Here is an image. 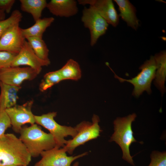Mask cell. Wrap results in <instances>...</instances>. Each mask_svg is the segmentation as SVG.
Segmentation results:
<instances>
[{"mask_svg": "<svg viewBox=\"0 0 166 166\" xmlns=\"http://www.w3.org/2000/svg\"><path fill=\"white\" fill-rule=\"evenodd\" d=\"M31 157L27 148L13 133L0 137V166H27Z\"/></svg>", "mask_w": 166, "mask_h": 166, "instance_id": "6da1fadb", "label": "cell"}, {"mask_svg": "<svg viewBox=\"0 0 166 166\" xmlns=\"http://www.w3.org/2000/svg\"><path fill=\"white\" fill-rule=\"evenodd\" d=\"M19 139L27 148L31 156L36 157L44 151L51 149L56 146L53 136L43 131L37 124L30 126H22Z\"/></svg>", "mask_w": 166, "mask_h": 166, "instance_id": "7a4b0ae2", "label": "cell"}, {"mask_svg": "<svg viewBox=\"0 0 166 166\" xmlns=\"http://www.w3.org/2000/svg\"><path fill=\"white\" fill-rule=\"evenodd\" d=\"M136 117L135 113L123 117H117L113 122L114 132L110 142L115 141L119 145L122 151V159L131 165L135 166L130 153L131 144L137 142L135 139L132 128V123Z\"/></svg>", "mask_w": 166, "mask_h": 166, "instance_id": "3957f363", "label": "cell"}, {"mask_svg": "<svg viewBox=\"0 0 166 166\" xmlns=\"http://www.w3.org/2000/svg\"><path fill=\"white\" fill-rule=\"evenodd\" d=\"M56 112H49L40 116L34 115L35 123L48 130L53 137L56 143L55 147L60 148L65 145L67 140L65 138L68 136L74 137L77 134L75 127L62 125L58 124L54 118Z\"/></svg>", "mask_w": 166, "mask_h": 166, "instance_id": "277c9868", "label": "cell"}, {"mask_svg": "<svg viewBox=\"0 0 166 166\" xmlns=\"http://www.w3.org/2000/svg\"><path fill=\"white\" fill-rule=\"evenodd\" d=\"M141 71L135 77L131 79H126L117 76L115 73V77L121 82H128L133 85L132 95L138 97L145 91L148 94L151 93V84L154 79L156 69V64L154 56H151L139 68Z\"/></svg>", "mask_w": 166, "mask_h": 166, "instance_id": "5b68a950", "label": "cell"}, {"mask_svg": "<svg viewBox=\"0 0 166 166\" xmlns=\"http://www.w3.org/2000/svg\"><path fill=\"white\" fill-rule=\"evenodd\" d=\"M99 121L98 116L94 114L91 122L84 121L74 127L77 132L76 135L72 139L67 140L63 147L67 152L72 154L77 147L99 136L102 131L99 125Z\"/></svg>", "mask_w": 166, "mask_h": 166, "instance_id": "8992f818", "label": "cell"}, {"mask_svg": "<svg viewBox=\"0 0 166 166\" xmlns=\"http://www.w3.org/2000/svg\"><path fill=\"white\" fill-rule=\"evenodd\" d=\"M81 20L90 34V44L94 46L99 38L104 34L109 24L93 7H85L83 11Z\"/></svg>", "mask_w": 166, "mask_h": 166, "instance_id": "52a82bcc", "label": "cell"}, {"mask_svg": "<svg viewBox=\"0 0 166 166\" xmlns=\"http://www.w3.org/2000/svg\"><path fill=\"white\" fill-rule=\"evenodd\" d=\"M33 100L27 101L22 105H16L5 111L8 115L13 130L19 133L23 126L26 124L35 123L34 115L32 111Z\"/></svg>", "mask_w": 166, "mask_h": 166, "instance_id": "ba28073f", "label": "cell"}, {"mask_svg": "<svg viewBox=\"0 0 166 166\" xmlns=\"http://www.w3.org/2000/svg\"><path fill=\"white\" fill-rule=\"evenodd\" d=\"M66 152L64 147L58 148L55 147L43 151L40 155L41 159L34 166H71L72 163L76 160L88 154L86 152L76 156H68Z\"/></svg>", "mask_w": 166, "mask_h": 166, "instance_id": "9c48e42d", "label": "cell"}, {"mask_svg": "<svg viewBox=\"0 0 166 166\" xmlns=\"http://www.w3.org/2000/svg\"><path fill=\"white\" fill-rule=\"evenodd\" d=\"M38 74L36 71L29 67L10 66L0 72V81L7 85L20 87L24 81H32Z\"/></svg>", "mask_w": 166, "mask_h": 166, "instance_id": "30bf717a", "label": "cell"}, {"mask_svg": "<svg viewBox=\"0 0 166 166\" xmlns=\"http://www.w3.org/2000/svg\"><path fill=\"white\" fill-rule=\"evenodd\" d=\"M50 63V61H44L38 57L26 40L22 49L14 57L11 66L26 65L33 69L39 74L43 66H48Z\"/></svg>", "mask_w": 166, "mask_h": 166, "instance_id": "8fae6325", "label": "cell"}, {"mask_svg": "<svg viewBox=\"0 0 166 166\" xmlns=\"http://www.w3.org/2000/svg\"><path fill=\"white\" fill-rule=\"evenodd\" d=\"M25 41L22 28L19 26V23H16L10 27L0 39V51L17 54Z\"/></svg>", "mask_w": 166, "mask_h": 166, "instance_id": "7c38bea8", "label": "cell"}, {"mask_svg": "<svg viewBox=\"0 0 166 166\" xmlns=\"http://www.w3.org/2000/svg\"><path fill=\"white\" fill-rule=\"evenodd\" d=\"M79 4L88 5L93 8L109 24L116 27L119 22V16L111 0H78Z\"/></svg>", "mask_w": 166, "mask_h": 166, "instance_id": "4fadbf2b", "label": "cell"}, {"mask_svg": "<svg viewBox=\"0 0 166 166\" xmlns=\"http://www.w3.org/2000/svg\"><path fill=\"white\" fill-rule=\"evenodd\" d=\"M46 8L53 15L68 18L78 12L77 1L74 0H51L47 3Z\"/></svg>", "mask_w": 166, "mask_h": 166, "instance_id": "5bb4252c", "label": "cell"}, {"mask_svg": "<svg viewBox=\"0 0 166 166\" xmlns=\"http://www.w3.org/2000/svg\"><path fill=\"white\" fill-rule=\"evenodd\" d=\"M118 6L119 15L127 25L136 30L139 25V21L136 15L135 7L128 0H114Z\"/></svg>", "mask_w": 166, "mask_h": 166, "instance_id": "9a60e30c", "label": "cell"}, {"mask_svg": "<svg viewBox=\"0 0 166 166\" xmlns=\"http://www.w3.org/2000/svg\"><path fill=\"white\" fill-rule=\"evenodd\" d=\"M21 88L0 81V110H5L17 105L18 92Z\"/></svg>", "mask_w": 166, "mask_h": 166, "instance_id": "2e32d148", "label": "cell"}, {"mask_svg": "<svg viewBox=\"0 0 166 166\" xmlns=\"http://www.w3.org/2000/svg\"><path fill=\"white\" fill-rule=\"evenodd\" d=\"M156 66L154 83L162 94L165 92L164 83L166 76V52L164 50L154 56Z\"/></svg>", "mask_w": 166, "mask_h": 166, "instance_id": "e0dca14e", "label": "cell"}, {"mask_svg": "<svg viewBox=\"0 0 166 166\" xmlns=\"http://www.w3.org/2000/svg\"><path fill=\"white\" fill-rule=\"evenodd\" d=\"M54 20L53 17L41 18L35 21V23L30 27L22 28V34L26 39L32 37L42 38L44 33Z\"/></svg>", "mask_w": 166, "mask_h": 166, "instance_id": "ac0fdd59", "label": "cell"}, {"mask_svg": "<svg viewBox=\"0 0 166 166\" xmlns=\"http://www.w3.org/2000/svg\"><path fill=\"white\" fill-rule=\"evenodd\" d=\"M21 9L31 14L35 21L41 18L42 12L46 8L45 0H20Z\"/></svg>", "mask_w": 166, "mask_h": 166, "instance_id": "d6986e66", "label": "cell"}, {"mask_svg": "<svg viewBox=\"0 0 166 166\" xmlns=\"http://www.w3.org/2000/svg\"><path fill=\"white\" fill-rule=\"evenodd\" d=\"M58 70L63 80L77 81L81 77V72L80 65L77 62L72 59L69 60Z\"/></svg>", "mask_w": 166, "mask_h": 166, "instance_id": "ffe728a7", "label": "cell"}, {"mask_svg": "<svg viewBox=\"0 0 166 166\" xmlns=\"http://www.w3.org/2000/svg\"><path fill=\"white\" fill-rule=\"evenodd\" d=\"M26 39L38 57L42 60L50 61L49 49L42 38L32 37L28 38Z\"/></svg>", "mask_w": 166, "mask_h": 166, "instance_id": "44dd1931", "label": "cell"}, {"mask_svg": "<svg viewBox=\"0 0 166 166\" xmlns=\"http://www.w3.org/2000/svg\"><path fill=\"white\" fill-rule=\"evenodd\" d=\"M62 81L63 79L58 70L47 73L42 80L39 89L42 92L45 91Z\"/></svg>", "mask_w": 166, "mask_h": 166, "instance_id": "7402d4cb", "label": "cell"}, {"mask_svg": "<svg viewBox=\"0 0 166 166\" xmlns=\"http://www.w3.org/2000/svg\"><path fill=\"white\" fill-rule=\"evenodd\" d=\"M22 18L20 12L15 10L8 18L0 21V39L10 27L16 23H20Z\"/></svg>", "mask_w": 166, "mask_h": 166, "instance_id": "603a6c76", "label": "cell"}, {"mask_svg": "<svg viewBox=\"0 0 166 166\" xmlns=\"http://www.w3.org/2000/svg\"><path fill=\"white\" fill-rule=\"evenodd\" d=\"M151 162L148 166H166V152L157 151L151 155Z\"/></svg>", "mask_w": 166, "mask_h": 166, "instance_id": "cb8c5ba5", "label": "cell"}, {"mask_svg": "<svg viewBox=\"0 0 166 166\" xmlns=\"http://www.w3.org/2000/svg\"><path fill=\"white\" fill-rule=\"evenodd\" d=\"M16 55L6 51H0V72L5 68L11 66Z\"/></svg>", "mask_w": 166, "mask_h": 166, "instance_id": "d4e9b609", "label": "cell"}, {"mask_svg": "<svg viewBox=\"0 0 166 166\" xmlns=\"http://www.w3.org/2000/svg\"><path fill=\"white\" fill-rule=\"evenodd\" d=\"M11 127L10 118L5 110H0V137L3 136L6 131Z\"/></svg>", "mask_w": 166, "mask_h": 166, "instance_id": "484cf974", "label": "cell"}, {"mask_svg": "<svg viewBox=\"0 0 166 166\" xmlns=\"http://www.w3.org/2000/svg\"><path fill=\"white\" fill-rule=\"evenodd\" d=\"M15 2V0H0V9L5 13H9Z\"/></svg>", "mask_w": 166, "mask_h": 166, "instance_id": "4316f807", "label": "cell"}, {"mask_svg": "<svg viewBox=\"0 0 166 166\" xmlns=\"http://www.w3.org/2000/svg\"><path fill=\"white\" fill-rule=\"evenodd\" d=\"M6 18V13L0 9V21L4 20Z\"/></svg>", "mask_w": 166, "mask_h": 166, "instance_id": "83f0119b", "label": "cell"}, {"mask_svg": "<svg viewBox=\"0 0 166 166\" xmlns=\"http://www.w3.org/2000/svg\"><path fill=\"white\" fill-rule=\"evenodd\" d=\"M79 163L78 162H76L74 163L72 166H79Z\"/></svg>", "mask_w": 166, "mask_h": 166, "instance_id": "f1b7e54d", "label": "cell"}, {"mask_svg": "<svg viewBox=\"0 0 166 166\" xmlns=\"http://www.w3.org/2000/svg\"><path fill=\"white\" fill-rule=\"evenodd\" d=\"M23 166V165H22V166Z\"/></svg>", "mask_w": 166, "mask_h": 166, "instance_id": "f546056e", "label": "cell"}]
</instances>
